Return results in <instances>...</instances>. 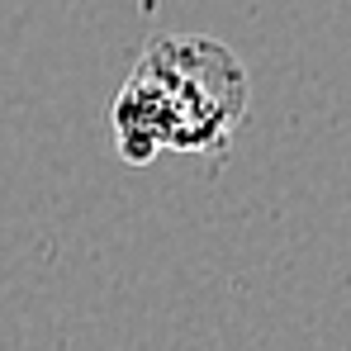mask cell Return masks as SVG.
<instances>
[{
	"mask_svg": "<svg viewBox=\"0 0 351 351\" xmlns=\"http://www.w3.org/2000/svg\"><path fill=\"white\" fill-rule=\"evenodd\" d=\"M247 66L223 38H157L114 95V147L128 167H147L162 152L223 157L247 119Z\"/></svg>",
	"mask_w": 351,
	"mask_h": 351,
	"instance_id": "cell-1",
	"label": "cell"
}]
</instances>
